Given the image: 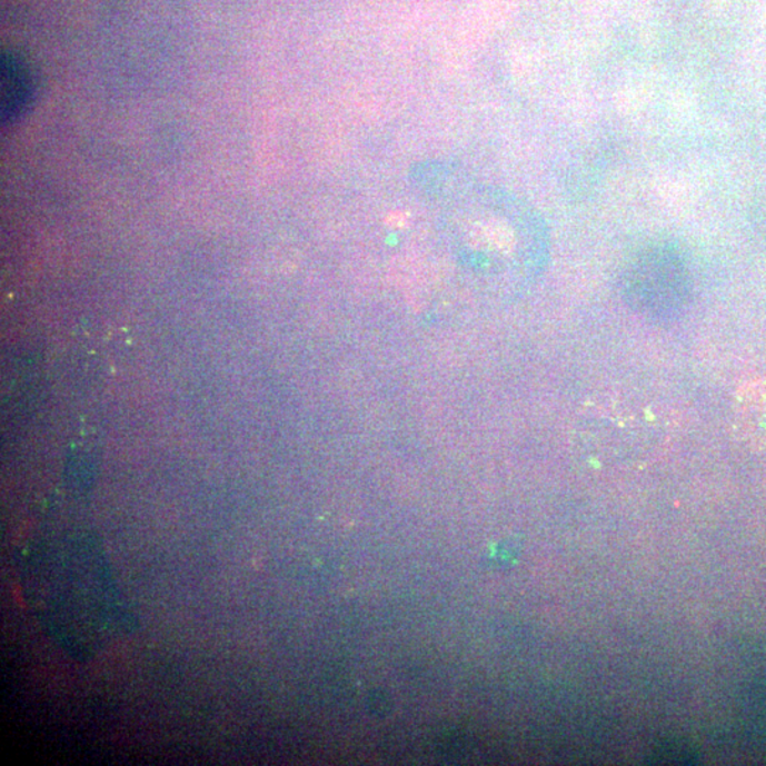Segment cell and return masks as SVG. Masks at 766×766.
<instances>
[{
	"instance_id": "cell-1",
	"label": "cell",
	"mask_w": 766,
	"mask_h": 766,
	"mask_svg": "<svg viewBox=\"0 0 766 766\" xmlns=\"http://www.w3.org/2000/svg\"><path fill=\"white\" fill-rule=\"evenodd\" d=\"M734 434L753 447H766V377L748 380L735 392Z\"/></svg>"
},
{
	"instance_id": "cell-2",
	"label": "cell",
	"mask_w": 766,
	"mask_h": 766,
	"mask_svg": "<svg viewBox=\"0 0 766 766\" xmlns=\"http://www.w3.org/2000/svg\"><path fill=\"white\" fill-rule=\"evenodd\" d=\"M2 118L4 121L17 120L22 116L33 99V79L29 67L17 56L3 54L2 59Z\"/></svg>"
}]
</instances>
